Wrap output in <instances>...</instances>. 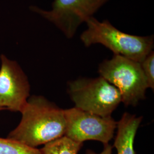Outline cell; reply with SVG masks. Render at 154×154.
I'll list each match as a JSON object with an SVG mask.
<instances>
[{"mask_svg":"<svg viewBox=\"0 0 154 154\" xmlns=\"http://www.w3.org/2000/svg\"><path fill=\"white\" fill-rule=\"evenodd\" d=\"M98 72L100 77L119 90L122 102L126 106H136L140 100L145 99L149 88L140 63L114 55L100 63Z\"/></svg>","mask_w":154,"mask_h":154,"instance_id":"cell-3","label":"cell"},{"mask_svg":"<svg viewBox=\"0 0 154 154\" xmlns=\"http://www.w3.org/2000/svg\"><path fill=\"white\" fill-rule=\"evenodd\" d=\"M66 120L65 136L83 143L93 140L103 144L113 138L117 122L112 117H103L76 107L64 110Z\"/></svg>","mask_w":154,"mask_h":154,"instance_id":"cell-6","label":"cell"},{"mask_svg":"<svg viewBox=\"0 0 154 154\" xmlns=\"http://www.w3.org/2000/svg\"><path fill=\"white\" fill-rule=\"evenodd\" d=\"M143 116L125 112L117 123L118 129L114 147L118 154H135L134 148V139Z\"/></svg>","mask_w":154,"mask_h":154,"instance_id":"cell-8","label":"cell"},{"mask_svg":"<svg viewBox=\"0 0 154 154\" xmlns=\"http://www.w3.org/2000/svg\"><path fill=\"white\" fill-rule=\"evenodd\" d=\"M20 112L21 121L7 138L37 148L65 136L64 110L44 97H29Z\"/></svg>","mask_w":154,"mask_h":154,"instance_id":"cell-1","label":"cell"},{"mask_svg":"<svg viewBox=\"0 0 154 154\" xmlns=\"http://www.w3.org/2000/svg\"><path fill=\"white\" fill-rule=\"evenodd\" d=\"M143 73L149 85V88H154V53L152 51L141 63Z\"/></svg>","mask_w":154,"mask_h":154,"instance_id":"cell-11","label":"cell"},{"mask_svg":"<svg viewBox=\"0 0 154 154\" xmlns=\"http://www.w3.org/2000/svg\"><path fill=\"white\" fill-rule=\"evenodd\" d=\"M68 93L75 107L103 117L111 116L122 102L119 90L100 76L70 82Z\"/></svg>","mask_w":154,"mask_h":154,"instance_id":"cell-4","label":"cell"},{"mask_svg":"<svg viewBox=\"0 0 154 154\" xmlns=\"http://www.w3.org/2000/svg\"><path fill=\"white\" fill-rule=\"evenodd\" d=\"M83 145V143L63 136L45 144L39 150L41 154H78Z\"/></svg>","mask_w":154,"mask_h":154,"instance_id":"cell-9","label":"cell"},{"mask_svg":"<svg viewBox=\"0 0 154 154\" xmlns=\"http://www.w3.org/2000/svg\"><path fill=\"white\" fill-rule=\"evenodd\" d=\"M110 0H54L51 9L45 11L35 6L30 9L58 28L67 38H73L78 29Z\"/></svg>","mask_w":154,"mask_h":154,"instance_id":"cell-5","label":"cell"},{"mask_svg":"<svg viewBox=\"0 0 154 154\" xmlns=\"http://www.w3.org/2000/svg\"><path fill=\"white\" fill-rule=\"evenodd\" d=\"M112 146L109 144H104L103 150L100 153H96L91 149H87L85 154H112Z\"/></svg>","mask_w":154,"mask_h":154,"instance_id":"cell-12","label":"cell"},{"mask_svg":"<svg viewBox=\"0 0 154 154\" xmlns=\"http://www.w3.org/2000/svg\"><path fill=\"white\" fill-rule=\"evenodd\" d=\"M87 28L80 39L86 47L100 44L114 53L141 63L154 48V35L140 36L119 30L108 20L100 21L94 17L86 22Z\"/></svg>","mask_w":154,"mask_h":154,"instance_id":"cell-2","label":"cell"},{"mask_svg":"<svg viewBox=\"0 0 154 154\" xmlns=\"http://www.w3.org/2000/svg\"><path fill=\"white\" fill-rule=\"evenodd\" d=\"M0 154H41L39 149L33 148L9 138H0Z\"/></svg>","mask_w":154,"mask_h":154,"instance_id":"cell-10","label":"cell"},{"mask_svg":"<svg viewBox=\"0 0 154 154\" xmlns=\"http://www.w3.org/2000/svg\"><path fill=\"white\" fill-rule=\"evenodd\" d=\"M0 58V111L21 112L30 96L28 77L16 61Z\"/></svg>","mask_w":154,"mask_h":154,"instance_id":"cell-7","label":"cell"}]
</instances>
